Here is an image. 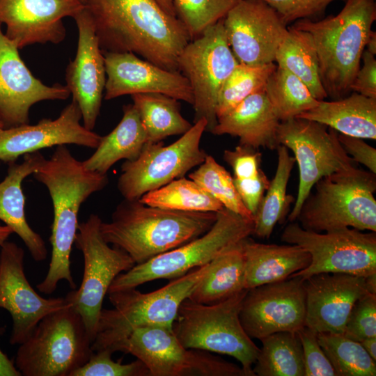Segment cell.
I'll return each instance as SVG.
<instances>
[{
    "label": "cell",
    "mask_w": 376,
    "mask_h": 376,
    "mask_svg": "<svg viewBox=\"0 0 376 376\" xmlns=\"http://www.w3.org/2000/svg\"><path fill=\"white\" fill-rule=\"evenodd\" d=\"M102 52H130L171 71L191 38L156 0H84Z\"/></svg>",
    "instance_id": "cell-1"
},
{
    "label": "cell",
    "mask_w": 376,
    "mask_h": 376,
    "mask_svg": "<svg viewBox=\"0 0 376 376\" xmlns=\"http://www.w3.org/2000/svg\"><path fill=\"white\" fill-rule=\"evenodd\" d=\"M32 175L48 190L54 214L49 269L37 289L51 295L62 280L68 283L71 290L76 289L70 255L78 230V212L90 196L107 186L108 176L86 169L66 145L56 146L51 157L44 158Z\"/></svg>",
    "instance_id": "cell-2"
},
{
    "label": "cell",
    "mask_w": 376,
    "mask_h": 376,
    "mask_svg": "<svg viewBox=\"0 0 376 376\" xmlns=\"http://www.w3.org/2000/svg\"><path fill=\"white\" fill-rule=\"evenodd\" d=\"M216 219L217 212L172 210L124 198L111 221H102L100 233L107 243L141 264L204 234Z\"/></svg>",
    "instance_id": "cell-3"
},
{
    "label": "cell",
    "mask_w": 376,
    "mask_h": 376,
    "mask_svg": "<svg viewBox=\"0 0 376 376\" xmlns=\"http://www.w3.org/2000/svg\"><path fill=\"white\" fill-rule=\"evenodd\" d=\"M375 19V0H345L336 15L319 21L299 19L292 26L311 35L327 97L338 100L351 92Z\"/></svg>",
    "instance_id": "cell-4"
},
{
    "label": "cell",
    "mask_w": 376,
    "mask_h": 376,
    "mask_svg": "<svg viewBox=\"0 0 376 376\" xmlns=\"http://www.w3.org/2000/svg\"><path fill=\"white\" fill-rule=\"evenodd\" d=\"M313 188L297 218L304 229L376 232V173L352 166L323 177Z\"/></svg>",
    "instance_id": "cell-5"
},
{
    "label": "cell",
    "mask_w": 376,
    "mask_h": 376,
    "mask_svg": "<svg viewBox=\"0 0 376 376\" xmlns=\"http://www.w3.org/2000/svg\"><path fill=\"white\" fill-rule=\"evenodd\" d=\"M209 266L210 263L192 269L150 292L143 293L135 288L107 293L113 308L101 311L93 351L109 349L140 327H173L181 303L189 297Z\"/></svg>",
    "instance_id": "cell-6"
},
{
    "label": "cell",
    "mask_w": 376,
    "mask_h": 376,
    "mask_svg": "<svg viewBox=\"0 0 376 376\" xmlns=\"http://www.w3.org/2000/svg\"><path fill=\"white\" fill-rule=\"evenodd\" d=\"M247 290L212 304L185 299L173 330L185 347L230 356L240 363L245 376H255L253 366L260 348L246 333L240 319Z\"/></svg>",
    "instance_id": "cell-7"
},
{
    "label": "cell",
    "mask_w": 376,
    "mask_h": 376,
    "mask_svg": "<svg viewBox=\"0 0 376 376\" xmlns=\"http://www.w3.org/2000/svg\"><path fill=\"white\" fill-rule=\"evenodd\" d=\"M80 314L68 306L45 316L19 345L15 366L24 376H70L94 352Z\"/></svg>",
    "instance_id": "cell-8"
},
{
    "label": "cell",
    "mask_w": 376,
    "mask_h": 376,
    "mask_svg": "<svg viewBox=\"0 0 376 376\" xmlns=\"http://www.w3.org/2000/svg\"><path fill=\"white\" fill-rule=\"evenodd\" d=\"M253 219L224 207L217 212L216 221L206 233L120 274L108 293L135 288L154 280L180 277L253 235Z\"/></svg>",
    "instance_id": "cell-9"
},
{
    "label": "cell",
    "mask_w": 376,
    "mask_h": 376,
    "mask_svg": "<svg viewBox=\"0 0 376 376\" xmlns=\"http://www.w3.org/2000/svg\"><path fill=\"white\" fill-rule=\"evenodd\" d=\"M108 350L134 356L145 364L150 376H245L235 363L209 352L185 347L170 327L138 328Z\"/></svg>",
    "instance_id": "cell-10"
},
{
    "label": "cell",
    "mask_w": 376,
    "mask_h": 376,
    "mask_svg": "<svg viewBox=\"0 0 376 376\" xmlns=\"http://www.w3.org/2000/svg\"><path fill=\"white\" fill-rule=\"evenodd\" d=\"M102 219L95 214L79 224L74 244L84 257V274L78 289L66 296L81 316L91 340H95L105 295L113 280L136 264L122 249L111 247L100 233Z\"/></svg>",
    "instance_id": "cell-11"
},
{
    "label": "cell",
    "mask_w": 376,
    "mask_h": 376,
    "mask_svg": "<svg viewBox=\"0 0 376 376\" xmlns=\"http://www.w3.org/2000/svg\"><path fill=\"white\" fill-rule=\"evenodd\" d=\"M281 240L301 246L311 256L309 265L290 277L304 280L321 273L361 276L376 273V232L343 228L318 233L293 221L284 228Z\"/></svg>",
    "instance_id": "cell-12"
},
{
    "label": "cell",
    "mask_w": 376,
    "mask_h": 376,
    "mask_svg": "<svg viewBox=\"0 0 376 376\" xmlns=\"http://www.w3.org/2000/svg\"><path fill=\"white\" fill-rule=\"evenodd\" d=\"M207 125L205 118L198 119L179 139L166 146L162 141L147 142L136 159L122 164L117 186L123 198L139 199L199 166L207 155L200 146Z\"/></svg>",
    "instance_id": "cell-13"
},
{
    "label": "cell",
    "mask_w": 376,
    "mask_h": 376,
    "mask_svg": "<svg viewBox=\"0 0 376 376\" xmlns=\"http://www.w3.org/2000/svg\"><path fill=\"white\" fill-rule=\"evenodd\" d=\"M338 134L322 123L302 118L280 122L279 145L292 152L299 169L298 191L288 215L290 222L296 221L304 202L318 180L355 166L340 145Z\"/></svg>",
    "instance_id": "cell-14"
},
{
    "label": "cell",
    "mask_w": 376,
    "mask_h": 376,
    "mask_svg": "<svg viewBox=\"0 0 376 376\" xmlns=\"http://www.w3.org/2000/svg\"><path fill=\"white\" fill-rule=\"evenodd\" d=\"M223 19L191 40L178 61L179 71L187 79L192 90L194 122L205 118L206 131L210 132L217 123L216 107L220 91L238 64L228 43Z\"/></svg>",
    "instance_id": "cell-15"
},
{
    "label": "cell",
    "mask_w": 376,
    "mask_h": 376,
    "mask_svg": "<svg viewBox=\"0 0 376 376\" xmlns=\"http://www.w3.org/2000/svg\"><path fill=\"white\" fill-rule=\"evenodd\" d=\"M0 250V308L12 318L11 345H20L47 315L72 304L65 297L45 298L29 283L24 272V251L5 242Z\"/></svg>",
    "instance_id": "cell-16"
},
{
    "label": "cell",
    "mask_w": 376,
    "mask_h": 376,
    "mask_svg": "<svg viewBox=\"0 0 376 376\" xmlns=\"http://www.w3.org/2000/svg\"><path fill=\"white\" fill-rule=\"evenodd\" d=\"M305 318L304 280L299 276L248 290L240 312L246 333L260 340L276 332H297Z\"/></svg>",
    "instance_id": "cell-17"
},
{
    "label": "cell",
    "mask_w": 376,
    "mask_h": 376,
    "mask_svg": "<svg viewBox=\"0 0 376 376\" xmlns=\"http://www.w3.org/2000/svg\"><path fill=\"white\" fill-rule=\"evenodd\" d=\"M223 21L228 43L239 63H275L288 27L273 8L263 0H238Z\"/></svg>",
    "instance_id": "cell-18"
},
{
    "label": "cell",
    "mask_w": 376,
    "mask_h": 376,
    "mask_svg": "<svg viewBox=\"0 0 376 376\" xmlns=\"http://www.w3.org/2000/svg\"><path fill=\"white\" fill-rule=\"evenodd\" d=\"M70 95L65 85L47 86L35 77L0 25V119L4 129L29 124V111L36 103L64 100Z\"/></svg>",
    "instance_id": "cell-19"
},
{
    "label": "cell",
    "mask_w": 376,
    "mask_h": 376,
    "mask_svg": "<svg viewBox=\"0 0 376 376\" xmlns=\"http://www.w3.org/2000/svg\"><path fill=\"white\" fill-rule=\"evenodd\" d=\"M84 8L79 0H0V25L18 49L33 44H59L66 36L63 19Z\"/></svg>",
    "instance_id": "cell-20"
},
{
    "label": "cell",
    "mask_w": 376,
    "mask_h": 376,
    "mask_svg": "<svg viewBox=\"0 0 376 376\" xmlns=\"http://www.w3.org/2000/svg\"><path fill=\"white\" fill-rule=\"evenodd\" d=\"M81 113L73 100L56 119L43 118L0 131V161L15 162L22 155L41 149L74 144L95 149L102 136L80 123Z\"/></svg>",
    "instance_id": "cell-21"
},
{
    "label": "cell",
    "mask_w": 376,
    "mask_h": 376,
    "mask_svg": "<svg viewBox=\"0 0 376 376\" xmlns=\"http://www.w3.org/2000/svg\"><path fill=\"white\" fill-rule=\"evenodd\" d=\"M78 29L75 57L65 70L66 86L79 105L84 126L93 130L99 116L107 75L104 58L85 8L74 17Z\"/></svg>",
    "instance_id": "cell-22"
},
{
    "label": "cell",
    "mask_w": 376,
    "mask_h": 376,
    "mask_svg": "<svg viewBox=\"0 0 376 376\" xmlns=\"http://www.w3.org/2000/svg\"><path fill=\"white\" fill-rule=\"evenodd\" d=\"M102 52L107 75L105 100L125 95L160 93L193 104L191 88L180 72L164 69L133 53Z\"/></svg>",
    "instance_id": "cell-23"
},
{
    "label": "cell",
    "mask_w": 376,
    "mask_h": 376,
    "mask_svg": "<svg viewBox=\"0 0 376 376\" xmlns=\"http://www.w3.org/2000/svg\"><path fill=\"white\" fill-rule=\"evenodd\" d=\"M305 326L317 333L343 334L355 302L369 292L366 276L321 273L304 280Z\"/></svg>",
    "instance_id": "cell-24"
},
{
    "label": "cell",
    "mask_w": 376,
    "mask_h": 376,
    "mask_svg": "<svg viewBox=\"0 0 376 376\" xmlns=\"http://www.w3.org/2000/svg\"><path fill=\"white\" fill-rule=\"evenodd\" d=\"M276 116L264 91L250 95L228 113L219 117L210 132L239 139L240 145L258 150L279 146Z\"/></svg>",
    "instance_id": "cell-25"
},
{
    "label": "cell",
    "mask_w": 376,
    "mask_h": 376,
    "mask_svg": "<svg viewBox=\"0 0 376 376\" xmlns=\"http://www.w3.org/2000/svg\"><path fill=\"white\" fill-rule=\"evenodd\" d=\"M44 158L40 151H36L24 155L21 163H9L7 175L0 182V220L20 237L36 262L46 259L47 249L42 237L26 221V198L22 184L34 173Z\"/></svg>",
    "instance_id": "cell-26"
},
{
    "label": "cell",
    "mask_w": 376,
    "mask_h": 376,
    "mask_svg": "<svg viewBox=\"0 0 376 376\" xmlns=\"http://www.w3.org/2000/svg\"><path fill=\"white\" fill-rule=\"evenodd\" d=\"M242 245L246 290L285 280L311 263L310 254L296 244H263L249 237Z\"/></svg>",
    "instance_id": "cell-27"
},
{
    "label": "cell",
    "mask_w": 376,
    "mask_h": 376,
    "mask_svg": "<svg viewBox=\"0 0 376 376\" xmlns=\"http://www.w3.org/2000/svg\"><path fill=\"white\" fill-rule=\"evenodd\" d=\"M297 118L318 122L339 134L376 139V99L356 92L338 100H320Z\"/></svg>",
    "instance_id": "cell-28"
},
{
    "label": "cell",
    "mask_w": 376,
    "mask_h": 376,
    "mask_svg": "<svg viewBox=\"0 0 376 376\" xmlns=\"http://www.w3.org/2000/svg\"><path fill=\"white\" fill-rule=\"evenodd\" d=\"M123 111L119 123L102 136L95 152L82 162L86 169L107 174L118 161H133L140 155L148 138L139 114L133 104L123 106Z\"/></svg>",
    "instance_id": "cell-29"
},
{
    "label": "cell",
    "mask_w": 376,
    "mask_h": 376,
    "mask_svg": "<svg viewBox=\"0 0 376 376\" xmlns=\"http://www.w3.org/2000/svg\"><path fill=\"white\" fill-rule=\"evenodd\" d=\"M242 241L210 262L207 272L193 289L188 299L212 304L246 289Z\"/></svg>",
    "instance_id": "cell-30"
},
{
    "label": "cell",
    "mask_w": 376,
    "mask_h": 376,
    "mask_svg": "<svg viewBox=\"0 0 376 376\" xmlns=\"http://www.w3.org/2000/svg\"><path fill=\"white\" fill-rule=\"evenodd\" d=\"M274 62L304 82L316 100L328 97L321 82L315 46L308 32L292 26L288 27L276 52Z\"/></svg>",
    "instance_id": "cell-31"
},
{
    "label": "cell",
    "mask_w": 376,
    "mask_h": 376,
    "mask_svg": "<svg viewBox=\"0 0 376 376\" xmlns=\"http://www.w3.org/2000/svg\"><path fill=\"white\" fill-rule=\"evenodd\" d=\"M277 166L258 208L254 215L253 234L260 238H269L276 225L281 224L287 216L294 198L287 194V186L295 159L284 146L276 148Z\"/></svg>",
    "instance_id": "cell-32"
},
{
    "label": "cell",
    "mask_w": 376,
    "mask_h": 376,
    "mask_svg": "<svg viewBox=\"0 0 376 376\" xmlns=\"http://www.w3.org/2000/svg\"><path fill=\"white\" fill-rule=\"evenodd\" d=\"M145 129L148 142H159L170 136L182 135L192 125L180 113L178 100L160 93L131 95Z\"/></svg>",
    "instance_id": "cell-33"
},
{
    "label": "cell",
    "mask_w": 376,
    "mask_h": 376,
    "mask_svg": "<svg viewBox=\"0 0 376 376\" xmlns=\"http://www.w3.org/2000/svg\"><path fill=\"white\" fill-rule=\"evenodd\" d=\"M253 366L258 376H304L301 343L297 332L279 331L260 340Z\"/></svg>",
    "instance_id": "cell-34"
},
{
    "label": "cell",
    "mask_w": 376,
    "mask_h": 376,
    "mask_svg": "<svg viewBox=\"0 0 376 376\" xmlns=\"http://www.w3.org/2000/svg\"><path fill=\"white\" fill-rule=\"evenodd\" d=\"M139 200L147 205L185 212H217L224 207L196 182L185 177L148 191Z\"/></svg>",
    "instance_id": "cell-35"
},
{
    "label": "cell",
    "mask_w": 376,
    "mask_h": 376,
    "mask_svg": "<svg viewBox=\"0 0 376 376\" xmlns=\"http://www.w3.org/2000/svg\"><path fill=\"white\" fill-rule=\"evenodd\" d=\"M264 91L280 121L296 118L319 102L298 77L277 65Z\"/></svg>",
    "instance_id": "cell-36"
},
{
    "label": "cell",
    "mask_w": 376,
    "mask_h": 376,
    "mask_svg": "<svg viewBox=\"0 0 376 376\" xmlns=\"http://www.w3.org/2000/svg\"><path fill=\"white\" fill-rule=\"evenodd\" d=\"M318 340L336 376H375L376 361L361 343L343 334L318 333Z\"/></svg>",
    "instance_id": "cell-37"
},
{
    "label": "cell",
    "mask_w": 376,
    "mask_h": 376,
    "mask_svg": "<svg viewBox=\"0 0 376 376\" xmlns=\"http://www.w3.org/2000/svg\"><path fill=\"white\" fill-rule=\"evenodd\" d=\"M276 65L251 66L239 63L224 84L218 97L217 118L224 115L250 95L264 91L265 84Z\"/></svg>",
    "instance_id": "cell-38"
},
{
    "label": "cell",
    "mask_w": 376,
    "mask_h": 376,
    "mask_svg": "<svg viewBox=\"0 0 376 376\" xmlns=\"http://www.w3.org/2000/svg\"><path fill=\"white\" fill-rule=\"evenodd\" d=\"M188 176L217 198L225 208L253 220V215L239 196L233 178L212 156L207 155L205 160Z\"/></svg>",
    "instance_id": "cell-39"
},
{
    "label": "cell",
    "mask_w": 376,
    "mask_h": 376,
    "mask_svg": "<svg viewBox=\"0 0 376 376\" xmlns=\"http://www.w3.org/2000/svg\"><path fill=\"white\" fill-rule=\"evenodd\" d=\"M238 0H172L175 13L191 40L223 19Z\"/></svg>",
    "instance_id": "cell-40"
},
{
    "label": "cell",
    "mask_w": 376,
    "mask_h": 376,
    "mask_svg": "<svg viewBox=\"0 0 376 376\" xmlns=\"http://www.w3.org/2000/svg\"><path fill=\"white\" fill-rule=\"evenodd\" d=\"M108 349L94 352L88 361L70 376H150L145 364L137 359L123 364L111 359Z\"/></svg>",
    "instance_id": "cell-41"
},
{
    "label": "cell",
    "mask_w": 376,
    "mask_h": 376,
    "mask_svg": "<svg viewBox=\"0 0 376 376\" xmlns=\"http://www.w3.org/2000/svg\"><path fill=\"white\" fill-rule=\"evenodd\" d=\"M343 334L359 342L376 337V295L367 292L355 302Z\"/></svg>",
    "instance_id": "cell-42"
},
{
    "label": "cell",
    "mask_w": 376,
    "mask_h": 376,
    "mask_svg": "<svg viewBox=\"0 0 376 376\" xmlns=\"http://www.w3.org/2000/svg\"><path fill=\"white\" fill-rule=\"evenodd\" d=\"M304 357V376H336L318 340V333L304 326L297 331Z\"/></svg>",
    "instance_id": "cell-43"
},
{
    "label": "cell",
    "mask_w": 376,
    "mask_h": 376,
    "mask_svg": "<svg viewBox=\"0 0 376 376\" xmlns=\"http://www.w3.org/2000/svg\"><path fill=\"white\" fill-rule=\"evenodd\" d=\"M273 8L283 22L289 23L310 19L324 12L336 0H263ZM345 1V0H343Z\"/></svg>",
    "instance_id": "cell-44"
},
{
    "label": "cell",
    "mask_w": 376,
    "mask_h": 376,
    "mask_svg": "<svg viewBox=\"0 0 376 376\" xmlns=\"http://www.w3.org/2000/svg\"><path fill=\"white\" fill-rule=\"evenodd\" d=\"M224 159L232 168L235 179L253 178L262 171V155L250 147L239 145L234 150H226Z\"/></svg>",
    "instance_id": "cell-45"
},
{
    "label": "cell",
    "mask_w": 376,
    "mask_h": 376,
    "mask_svg": "<svg viewBox=\"0 0 376 376\" xmlns=\"http://www.w3.org/2000/svg\"><path fill=\"white\" fill-rule=\"evenodd\" d=\"M233 182L242 201L254 217L270 180L262 170L256 178H233Z\"/></svg>",
    "instance_id": "cell-46"
},
{
    "label": "cell",
    "mask_w": 376,
    "mask_h": 376,
    "mask_svg": "<svg viewBox=\"0 0 376 376\" xmlns=\"http://www.w3.org/2000/svg\"><path fill=\"white\" fill-rule=\"evenodd\" d=\"M359 67L350 86V91L376 99V59L364 49Z\"/></svg>",
    "instance_id": "cell-47"
},
{
    "label": "cell",
    "mask_w": 376,
    "mask_h": 376,
    "mask_svg": "<svg viewBox=\"0 0 376 376\" xmlns=\"http://www.w3.org/2000/svg\"><path fill=\"white\" fill-rule=\"evenodd\" d=\"M338 141L345 152L354 162L363 164L376 173V149L362 139L338 134Z\"/></svg>",
    "instance_id": "cell-48"
},
{
    "label": "cell",
    "mask_w": 376,
    "mask_h": 376,
    "mask_svg": "<svg viewBox=\"0 0 376 376\" xmlns=\"http://www.w3.org/2000/svg\"><path fill=\"white\" fill-rule=\"evenodd\" d=\"M0 376H21L14 363L0 348Z\"/></svg>",
    "instance_id": "cell-49"
},
{
    "label": "cell",
    "mask_w": 376,
    "mask_h": 376,
    "mask_svg": "<svg viewBox=\"0 0 376 376\" xmlns=\"http://www.w3.org/2000/svg\"><path fill=\"white\" fill-rule=\"evenodd\" d=\"M360 343L370 357L376 361V337L366 338Z\"/></svg>",
    "instance_id": "cell-50"
},
{
    "label": "cell",
    "mask_w": 376,
    "mask_h": 376,
    "mask_svg": "<svg viewBox=\"0 0 376 376\" xmlns=\"http://www.w3.org/2000/svg\"><path fill=\"white\" fill-rule=\"evenodd\" d=\"M365 50L373 55L376 54V32L371 30L365 46Z\"/></svg>",
    "instance_id": "cell-51"
},
{
    "label": "cell",
    "mask_w": 376,
    "mask_h": 376,
    "mask_svg": "<svg viewBox=\"0 0 376 376\" xmlns=\"http://www.w3.org/2000/svg\"><path fill=\"white\" fill-rule=\"evenodd\" d=\"M13 232L10 228L6 225L0 224V246L8 240Z\"/></svg>",
    "instance_id": "cell-52"
},
{
    "label": "cell",
    "mask_w": 376,
    "mask_h": 376,
    "mask_svg": "<svg viewBox=\"0 0 376 376\" xmlns=\"http://www.w3.org/2000/svg\"><path fill=\"white\" fill-rule=\"evenodd\" d=\"M160 6L169 15L176 17L172 0H156Z\"/></svg>",
    "instance_id": "cell-53"
},
{
    "label": "cell",
    "mask_w": 376,
    "mask_h": 376,
    "mask_svg": "<svg viewBox=\"0 0 376 376\" xmlns=\"http://www.w3.org/2000/svg\"><path fill=\"white\" fill-rule=\"evenodd\" d=\"M366 281L368 292L376 295V273L366 276Z\"/></svg>",
    "instance_id": "cell-54"
},
{
    "label": "cell",
    "mask_w": 376,
    "mask_h": 376,
    "mask_svg": "<svg viewBox=\"0 0 376 376\" xmlns=\"http://www.w3.org/2000/svg\"><path fill=\"white\" fill-rule=\"evenodd\" d=\"M3 129H4V126L1 120L0 119V131L2 130Z\"/></svg>",
    "instance_id": "cell-55"
},
{
    "label": "cell",
    "mask_w": 376,
    "mask_h": 376,
    "mask_svg": "<svg viewBox=\"0 0 376 376\" xmlns=\"http://www.w3.org/2000/svg\"><path fill=\"white\" fill-rule=\"evenodd\" d=\"M79 1H80L84 4V0H79Z\"/></svg>",
    "instance_id": "cell-56"
}]
</instances>
